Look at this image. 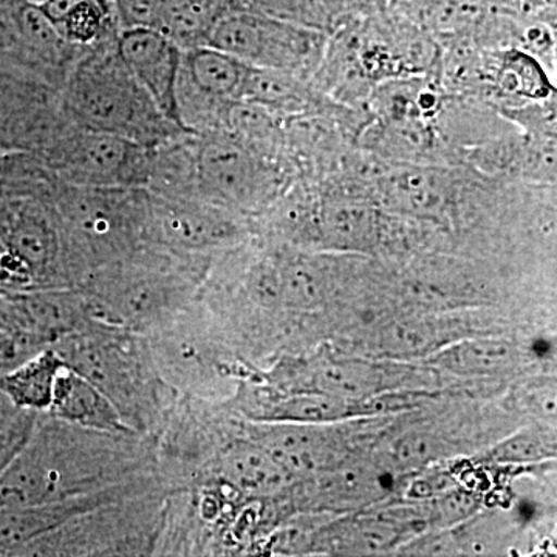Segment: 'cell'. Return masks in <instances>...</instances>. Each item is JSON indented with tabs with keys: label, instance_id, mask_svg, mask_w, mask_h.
<instances>
[{
	"label": "cell",
	"instance_id": "1",
	"mask_svg": "<svg viewBox=\"0 0 557 557\" xmlns=\"http://www.w3.org/2000/svg\"><path fill=\"white\" fill-rule=\"evenodd\" d=\"M54 344L65 364L100 388L131 431L156 423L161 408L156 366L139 354L129 330L95 325Z\"/></svg>",
	"mask_w": 557,
	"mask_h": 557
},
{
	"label": "cell",
	"instance_id": "2",
	"mask_svg": "<svg viewBox=\"0 0 557 557\" xmlns=\"http://www.w3.org/2000/svg\"><path fill=\"white\" fill-rule=\"evenodd\" d=\"M70 109L90 131L119 135L134 143L148 141L170 123L132 78L123 62L91 60L73 76Z\"/></svg>",
	"mask_w": 557,
	"mask_h": 557
},
{
	"label": "cell",
	"instance_id": "3",
	"mask_svg": "<svg viewBox=\"0 0 557 557\" xmlns=\"http://www.w3.org/2000/svg\"><path fill=\"white\" fill-rule=\"evenodd\" d=\"M208 39L252 67L288 73L314 67L325 47L324 32L252 10L218 17Z\"/></svg>",
	"mask_w": 557,
	"mask_h": 557
},
{
	"label": "cell",
	"instance_id": "4",
	"mask_svg": "<svg viewBox=\"0 0 557 557\" xmlns=\"http://www.w3.org/2000/svg\"><path fill=\"white\" fill-rule=\"evenodd\" d=\"M116 57L171 124L180 121L178 75L182 53L177 42L159 28H124Z\"/></svg>",
	"mask_w": 557,
	"mask_h": 557
},
{
	"label": "cell",
	"instance_id": "5",
	"mask_svg": "<svg viewBox=\"0 0 557 557\" xmlns=\"http://www.w3.org/2000/svg\"><path fill=\"white\" fill-rule=\"evenodd\" d=\"M0 245L30 281L49 276L60 256L53 220L30 199L0 193Z\"/></svg>",
	"mask_w": 557,
	"mask_h": 557
},
{
	"label": "cell",
	"instance_id": "6",
	"mask_svg": "<svg viewBox=\"0 0 557 557\" xmlns=\"http://www.w3.org/2000/svg\"><path fill=\"white\" fill-rule=\"evenodd\" d=\"M62 203L65 220L81 239L98 251L120 249L134 236V209L127 207L123 196L100 190H78Z\"/></svg>",
	"mask_w": 557,
	"mask_h": 557
},
{
	"label": "cell",
	"instance_id": "7",
	"mask_svg": "<svg viewBox=\"0 0 557 557\" xmlns=\"http://www.w3.org/2000/svg\"><path fill=\"white\" fill-rule=\"evenodd\" d=\"M197 170L201 183L219 199L230 203H255L265 188L258 161L231 139L207 143L200 150Z\"/></svg>",
	"mask_w": 557,
	"mask_h": 557
},
{
	"label": "cell",
	"instance_id": "8",
	"mask_svg": "<svg viewBox=\"0 0 557 557\" xmlns=\"http://www.w3.org/2000/svg\"><path fill=\"white\" fill-rule=\"evenodd\" d=\"M138 143L119 135L90 131L76 138L65 156V170L78 182L95 186H116L131 183L135 172H141Z\"/></svg>",
	"mask_w": 557,
	"mask_h": 557
},
{
	"label": "cell",
	"instance_id": "9",
	"mask_svg": "<svg viewBox=\"0 0 557 557\" xmlns=\"http://www.w3.org/2000/svg\"><path fill=\"white\" fill-rule=\"evenodd\" d=\"M50 412L64 423L106 434H131L119 409L104 394L67 364L61 369L54 386Z\"/></svg>",
	"mask_w": 557,
	"mask_h": 557
},
{
	"label": "cell",
	"instance_id": "10",
	"mask_svg": "<svg viewBox=\"0 0 557 557\" xmlns=\"http://www.w3.org/2000/svg\"><path fill=\"white\" fill-rule=\"evenodd\" d=\"M152 231L170 247L205 249L228 242L236 234V226L207 208L163 201L152 209Z\"/></svg>",
	"mask_w": 557,
	"mask_h": 557
},
{
	"label": "cell",
	"instance_id": "11",
	"mask_svg": "<svg viewBox=\"0 0 557 557\" xmlns=\"http://www.w3.org/2000/svg\"><path fill=\"white\" fill-rule=\"evenodd\" d=\"M64 359L53 347L21 359L0 373V392L14 408L40 412L53 403L58 375Z\"/></svg>",
	"mask_w": 557,
	"mask_h": 557
},
{
	"label": "cell",
	"instance_id": "12",
	"mask_svg": "<svg viewBox=\"0 0 557 557\" xmlns=\"http://www.w3.org/2000/svg\"><path fill=\"white\" fill-rule=\"evenodd\" d=\"M319 233L329 248L366 255L379 247L380 214L362 200L329 201L319 214Z\"/></svg>",
	"mask_w": 557,
	"mask_h": 557
},
{
	"label": "cell",
	"instance_id": "13",
	"mask_svg": "<svg viewBox=\"0 0 557 557\" xmlns=\"http://www.w3.org/2000/svg\"><path fill=\"white\" fill-rule=\"evenodd\" d=\"M384 200L388 208L405 214L437 215L449 199L448 177L440 171L408 168L392 172L383 183Z\"/></svg>",
	"mask_w": 557,
	"mask_h": 557
},
{
	"label": "cell",
	"instance_id": "14",
	"mask_svg": "<svg viewBox=\"0 0 557 557\" xmlns=\"http://www.w3.org/2000/svg\"><path fill=\"white\" fill-rule=\"evenodd\" d=\"M185 61L190 84L200 94L215 100H240L251 69L247 62L211 46L190 51Z\"/></svg>",
	"mask_w": 557,
	"mask_h": 557
},
{
	"label": "cell",
	"instance_id": "15",
	"mask_svg": "<svg viewBox=\"0 0 557 557\" xmlns=\"http://www.w3.org/2000/svg\"><path fill=\"white\" fill-rule=\"evenodd\" d=\"M222 472L231 485L258 496L277 493L292 479L258 442L233 446L223 457Z\"/></svg>",
	"mask_w": 557,
	"mask_h": 557
},
{
	"label": "cell",
	"instance_id": "16",
	"mask_svg": "<svg viewBox=\"0 0 557 557\" xmlns=\"http://www.w3.org/2000/svg\"><path fill=\"white\" fill-rule=\"evenodd\" d=\"M258 443L292 478L313 472L324 456L322 437L309 424L278 423L262 431Z\"/></svg>",
	"mask_w": 557,
	"mask_h": 557
},
{
	"label": "cell",
	"instance_id": "17",
	"mask_svg": "<svg viewBox=\"0 0 557 557\" xmlns=\"http://www.w3.org/2000/svg\"><path fill=\"white\" fill-rule=\"evenodd\" d=\"M313 381L319 392L351 401H364L379 395L386 375L369 362L329 358L319 362Z\"/></svg>",
	"mask_w": 557,
	"mask_h": 557
},
{
	"label": "cell",
	"instance_id": "18",
	"mask_svg": "<svg viewBox=\"0 0 557 557\" xmlns=\"http://www.w3.org/2000/svg\"><path fill=\"white\" fill-rule=\"evenodd\" d=\"M366 401V399H364ZM364 401L335 397L319 391H307L289 395L276 401L269 412L270 420L278 423L317 424L333 423L343 418L364 413Z\"/></svg>",
	"mask_w": 557,
	"mask_h": 557
},
{
	"label": "cell",
	"instance_id": "19",
	"mask_svg": "<svg viewBox=\"0 0 557 557\" xmlns=\"http://www.w3.org/2000/svg\"><path fill=\"white\" fill-rule=\"evenodd\" d=\"M512 350L500 341H465L440 357V364L461 375H491L511 364Z\"/></svg>",
	"mask_w": 557,
	"mask_h": 557
},
{
	"label": "cell",
	"instance_id": "20",
	"mask_svg": "<svg viewBox=\"0 0 557 557\" xmlns=\"http://www.w3.org/2000/svg\"><path fill=\"white\" fill-rule=\"evenodd\" d=\"M240 98L265 108L295 109L304 101V91L292 73L251 65Z\"/></svg>",
	"mask_w": 557,
	"mask_h": 557
},
{
	"label": "cell",
	"instance_id": "21",
	"mask_svg": "<svg viewBox=\"0 0 557 557\" xmlns=\"http://www.w3.org/2000/svg\"><path fill=\"white\" fill-rule=\"evenodd\" d=\"M277 295L300 309L318 306L325 295L322 270L309 260H293L276 273Z\"/></svg>",
	"mask_w": 557,
	"mask_h": 557
},
{
	"label": "cell",
	"instance_id": "22",
	"mask_svg": "<svg viewBox=\"0 0 557 557\" xmlns=\"http://www.w3.org/2000/svg\"><path fill=\"white\" fill-rule=\"evenodd\" d=\"M500 86L525 98H542L548 94L547 76L533 58L522 53L509 54L500 69Z\"/></svg>",
	"mask_w": 557,
	"mask_h": 557
},
{
	"label": "cell",
	"instance_id": "23",
	"mask_svg": "<svg viewBox=\"0 0 557 557\" xmlns=\"http://www.w3.org/2000/svg\"><path fill=\"white\" fill-rule=\"evenodd\" d=\"M104 11L98 0H70L67 7L62 10L54 27L62 30L65 38L76 42H89L97 38L102 28Z\"/></svg>",
	"mask_w": 557,
	"mask_h": 557
},
{
	"label": "cell",
	"instance_id": "24",
	"mask_svg": "<svg viewBox=\"0 0 557 557\" xmlns=\"http://www.w3.org/2000/svg\"><path fill=\"white\" fill-rule=\"evenodd\" d=\"M115 7L124 27H149L160 30L164 0H115Z\"/></svg>",
	"mask_w": 557,
	"mask_h": 557
},
{
	"label": "cell",
	"instance_id": "25",
	"mask_svg": "<svg viewBox=\"0 0 557 557\" xmlns=\"http://www.w3.org/2000/svg\"><path fill=\"white\" fill-rule=\"evenodd\" d=\"M552 446L542 435L527 434L518 435L511 442L505 443L497 450L498 460L505 461H531L542 458L545 454H549Z\"/></svg>",
	"mask_w": 557,
	"mask_h": 557
},
{
	"label": "cell",
	"instance_id": "26",
	"mask_svg": "<svg viewBox=\"0 0 557 557\" xmlns=\"http://www.w3.org/2000/svg\"><path fill=\"white\" fill-rule=\"evenodd\" d=\"M21 351L20 344L0 330V364H16L21 361Z\"/></svg>",
	"mask_w": 557,
	"mask_h": 557
},
{
	"label": "cell",
	"instance_id": "27",
	"mask_svg": "<svg viewBox=\"0 0 557 557\" xmlns=\"http://www.w3.org/2000/svg\"><path fill=\"white\" fill-rule=\"evenodd\" d=\"M7 368H10V366L9 364H0V373H2L3 370H5ZM11 408H14V406L11 405L9 399L3 397L2 392H0V413L7 412V410H9Z\"/></svg>",
	"mask_w": 557,
	"mask_h": 557
},
{
	"label": "cell",
	"instance_id": "28",
	"mask_svg": "<svg viewBox=\"0 0 557 557\" xmlns=\"http://www.w3.org/2000/svg\"><path fill=\"white\" fill-rule=\"evenodd\" d=\"M30 3H36V5H42V3L50 2V0H28Z\"/></svg>",
	"mask_w": 557,
	"mask_h": 557
}]
</instances>
